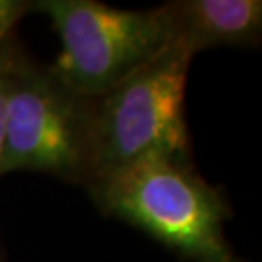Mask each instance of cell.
Returning <instances> with one entry per match:
<instances>
[{
	"mask_svg": "<svg viewBox=\"0 0 262 262\" xmlns=\"http://www.w3.org/2000/svg\"><path fill=\"white\" fill-rule=\"evenodd\" d=\"M192 56L174 41L126 80L94 99L89 186L141 160L187 159L184 101Z\"/></svg>",
	"mask_w": 262,
	"mask_h": 262,
	"instance_id": "1",
	"label": "cell"
},
{
	"mask_svg": "<svg viewBox=\"0 0 262 262\" xmlns=\"http://www.w3.org/2000/svg\"><path fill=\"white\" fill-rule=\"evenodd\" d=\"M106 214L143 230L192 262H244L228 245V206L187 159H148L91 184Z\"/></svg>",
	"mask_w": 262,
	"mask_h": 262,
	"instance_id": "2",
	"label": "cell"
},
{
	"mask_svg": "<svg viewBox=\"0 0 262 262\" xmlns=\"http://www.w3.org/2000/svg\"><path fill=\"white\" fill-rule=\"evenodd\" d=\"M60 38V55L51 67L73 92L96 99L174 43L165 4L126 10L96 0H38Z\"/></svg>",
	"mask_w": 262,
	"mask_h": 262,
	"instance_id": "3",
	"label": "cell"
},
{
	"mask_svg": "<svg viewBox=\"0 0 262 262\" xmlns=\"http://www.w3.org/2000/svg\"><path fill=\"white\" fill-rule=\"evenodd\" d=\"M92 104L19 53L9 70L0 176L33 170L87 184Z\"/></svg>",
	"mask_w": 262,
	"mask_h": 262,
	"instance_id": "4",
	"label": "cell"
},
{
	"mask_svg": "<svg viewBox=\"0 0 262 262\" xmlns=\"http://www.w3.org/2000/svg\"><path fill=\"white\" fill-rule=\"evenodd\" d=\"M174 41L192 53L218 46H254L262 34L260 0H181L165 4Z\"/></svg>",
	"mask_w": 262,
	"mask_h": 262,
	"instance_id": "5",
	"label": "cell"
},
{
	"mask_svg": "<svg viewBox=\"0 0 262 262\" xmlns=\"http://www.w3.org/2000/svg\"><path fill=\"white\" fill-rule=\"evenodd\" d=\"M31 10V2L24 0H0V68L9 65L19 50L15 48V31L24 17Z\"/></svg>",
	"mask_w": 262,
	"mask_h": 262,
	"instance_id": "6",
	"label": "cell"
},
{
	"mask_svg": "<svg viewBox=\"0 0 262 262\" xmlns=\"http://www.w3.org/2000/svg\"><path fill=\"white\" fill-rule=\"evenodd\" d=\"M20 53V51H19ZM15 60V58H14ZM12 60V61H14ZM9 65L0 68V159H2V148H4V133H5V109H7V92H9Z\"/></svg>",
	"mask_w": 262,
	"mask_h": 262,
	"instance_id": "7",
	"label": "cell"
}]
</instances>
